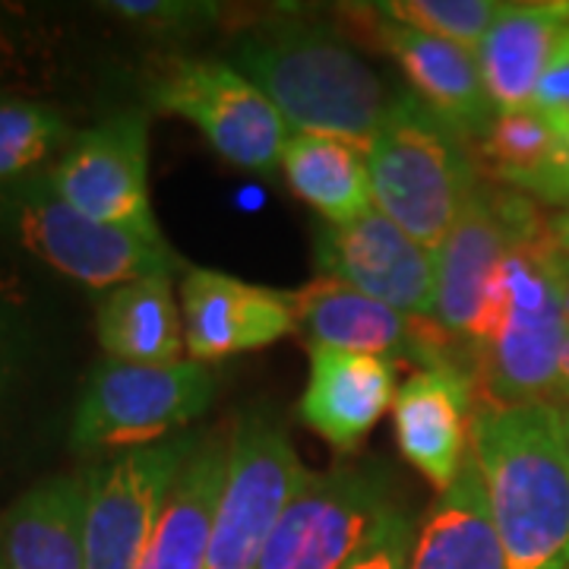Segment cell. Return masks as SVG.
Listing matches in <instances>:
<instances>
[{"instance_id":"9a60e30c","label":"cell","mask_w":569,"mask_h":569,"mask_svg":"<svg viewBox=\"0 0 569 569\" xmlns=\"http://www.w3.org/2000/svg\"><path fill=\"white\" fill-rule=\"evenodd\" d=\"M339 10L355 26V32L373 39L380 51L399 63L411 96L440 121H447L462 140L475 146L488 133L497 111L488 99L475 51L389 20L377 3H346Z\"/></svg>"},{"instance_id":"e575fe53","label":"cell","mask_w":569,"mask_h":569,"mask_svg":"<svg viewBox=\"0 0 569 569\" xmlns=\"http://www.w3.org/2000/svg\"><path fill=\"white\" fill-rule=\"evenodd\" d=\"M560 389H563V406L569 402V336L567 346H563V355H560Z\"/></svg>"},{"instance_id":"ffe728a7","label":"cell","mask_w":569,"mask_h":569,"mask_svg":"<svg viewBox=\"0 0 569 569\" xmlns=\"http://www.w3.org/2000/svg\"><path fill=\"white\" fill-rule=\"evenodd\" d=\"M231 430H209L171 485L137 569H206L216 509L222 497Z\"/></svg>"},{"instance_id":"7c38bea8","label":"cell","mask_w":569,"mask_h":569,"mask_svg":"<svg viewBox=\"0 0 569 569\" xmlns=\"http://www.w3.org/2000/svg\"><path fill=\"white\" fill-rule=\"evenodd\" d=\"M48 183L82 216L162 241L149 200V118L142 111L80 130L48 171Z\"/></svg>"},{"instance_id":"44dd1931","label":"cell","mask_w":569,"mask_h":569,"mask_svg":"<svg viewBox=\"0 0 569 569\" xmlns=\"http://www.w3.org/2000/svg\"><path fill=\"white\" fill-rule=\"evenodd\" d=\"M481 174L512 193L569 209V140L535 108L500 111L471 146Z\"/></svg>"},{"instance_id":"d4e9b609","label":"cell","mask_w":569,"mask_h":569,"mask_svg":"<svg viewBox=\"0 0 569 569\" xmlns=\"http://www.w3.org/2000/svg\"><path fill=\"white\" fill-rule=\"evenodd\" d=\"M282 174L326 224H348L373 209L367 149L339 137L291 133L284 146Z\"/></svg>"},{"instance_id":"3957f363","label":"cell","mask_w":569,"mask_h":569,"mask_svg":"<svg viewBox=\"0 0 569 569\" xmlns=\"http://www.w3.org/2000/svg\"><path fill=\"white\" fill-rule=\"evenodd\" d=\"M509 241L500 269L497 317L488 346L478 355V399L497 406H563L560 355L569 323L550 276L553 222L538 206L507 190Z\"/></svg>"},{"instance_id":"d6a6232c","label":"cell","mask_w":569,"mask_h":569,"mask_svg":"<svg viewBox=\"0 0 569 569\" xmlns=\"http://www.w3.org/2000/svg\"><path fill=\"white\" fill-rule=\"evenodd\" d=\"M550 276H553V284H557V291H560V305H563V313H567V323H569V253L560 244L550 247Z\"/></svg>"},{"instance_id":"f1b7e54d","label":"cell","mask_w":569,"mask_h":569,"mask_svg":"<svg viewBox=\"0 0 569 569\" xmlns=\"http://www.w3.org/2000/svg\"><path fill=\"white\" fill-rule=\"evenodd\" d=\"M29 365V326L20 305L0 288V421L17 399Z\"/></svg>"},{"instance_id":"5bb4252c","label":"cell","mask_w":569,"mask_h":569,"mask_svg":"<svg viewBox=\"0 0 569 569\" xmlns=\"http://www.w3.org/2000/svg\"><path fill=\"white\" fill-rule=\"evenodd\" d=\"M313 257L323 279L348 284L408 317L437 305V253L387 219L377 206L348 224H320Z\"/></svg>"},{"instance_id":"52a82bcc","label":"cell","mask_w":569,"mask_h":569,"mask_svg":"<svg viewBox=\"0 0 569 569\" xmlns=\"http://www.w3.org/2000/svg\"><path fill=\"white\" fill-rule=\"evenodd\" d=\"M142 89L156 111L193 123L228 164L266 178L282 164L291 127L238 67L171 54L149 67Z\"/></svg>"},{"instance_id":"d590c367","label":"cell","mask_w":569,"mask_h":569,"mask_svg":"<svg viewBox=\"0 0 569 569\" xmlns=\"http://www.w3.org/2000/svg\"><path fill=\"white\" fill-rule=\"evenodd\" d=\"M560 421H563V433H567V443H569V402L567 406H560Z\"/></svg>"},{"instance_id":"8fae6325","label":"cell","mask_w":569,"mask_h":569,"mask_svg":"<svg viewBox=\"0 0 569 569\" xmlns=\"http://www.w3.org/2000/svg\"><path fill=\"white\" fill-rule=\"evenodd\" d=\"M295 313V336H301L310 351L336 348L373 355L396 367L415 365L421 370H447L475 383V358L452 336H447L437 320L399 313L336 279L320 276L298 288Z\"/></svg>"},{"instance_id":"ba28073f","label":"cell","mask_w":569,"mask_h":569,"mask_svg":"<svg viewBox=\"0 0 569 569\" xmlns=\"http://www.w3.org/2000/svg\"><path fill=\"white\" fill-rule=\"evenodd\" d=\"M392 507L380 462L307 471L253 569H342Z\"/></svg>"},{"instance_id":"4fadbf2b","label":"cell","mask_w":569,"mask_h":569,"mask_svg":"<svg viewBox=\"0 0 569 569\" xmlns=\"http://www.w3.org/2000/svg\"><path fill=\"white\" fill-rule=\"evenodd\" d=\"M512 224H509L507 190L493 183H478L462 219L449 231L443 247L437 250V305L433 320L475 358L488 346L497 295H500V269L507 260Z\"/></svg>"},{"instance_id":"83f0119b","label":"cell","mask_w":569,"mask_h":569,"mask_svg":"<svg viewBox=\"0 0 569 569\" xmlns=\"http://www.w3.org/2000/svg\"><path fill=\"white\" fill-rule=\"evenodd\" d=\"M102 10L149 36H197L224 17L209 0H108Z\"/></svg>"},{"instance_id":"1f68e13d","label":"cell","mask_w":569,"mask_h":569,"mask_svg":"<svg viewBox=\"0 0 569 569\" xmlns=\"http://www.w3.org/2000/svg\"><path fill=\"white\" fill-rule=\"evenodd\" d=\"M20 36L13 29V17L0 7V77L20 67Z\"/></svg>"},{"instance_id":"e0dca14e","label":"cell","mask_w":569,"mask_h":569,"mask_svg":"<svg viewBox=\"0 0 569 569\" xmlns=\"http://www.w3.org/2000/svg\"><path fill=\"white\" fill-rule=\"evenodd\" d=\"M478 389L447 370H415L392 399L396 440L411 466L440 493L456 485L471 456Z\"/></svg>"},{"instance_id":"7a4b0ae2","label":"cell","mask_w":569,"mask_h":569,"mask_svg":"<svg viewBox=\"0 0 569 569\" xmlns=\"http://www.w3.org/2000/svg\"><path fill=\"white\" fill-rule=\"evenodd\" d=\"M471 456L507 569H569V443L560 406L475 396Z\"/></svg>"},{"instance_id":"277c9868","label":"cell","mask_w":569,"mask_h":569,"mask_svg":"<svg viewBox=\"0 0 569 569\" xmlns=\"http://www.w3.org/2000/svg\"><path fill=\"white\" fill-rule=\"evenodd\" d=\"M373 206L427 250H440L471 203L481 168L471 142L411 92L396 96L367 146Z\"/></svg>"},{"instance_id":"d6986e66","label":"cell","mask_w":569,"mask_h":569,"mask_svg":"<svg viewBox=\"0 0 569 569\" xmlns=\"http://www.w3.org/2000/svg\"><path fill=\"white\" fill-rule=\"evenodd\" d=\"M569 26V0H509L475 48L493 111L531 108L550 51Z\"/></svg>"},{"instance_id":"4316f807","label":"cell","mask_w":569,"mask_h":569,"mask_svg":"<svg viewBox=\"0 0 569 569\" xmlns=\"http://www.w3.org/2000/svg\"><path fill=\"white\" fill-rule=\"evenodd\" d=\"M377 7L408 29L475 51L500 17L503 0H387Z\"/></svg>"},{"instance_id":"836d02e7","label":"cell","mask_w":569,"mask_h":569,"mask_svg":"<svg viewBox=\"0 0 569 569\" xmlns=\"http://www.w3.org/2000/svg\"><path fill=\"white\" fill-rule=\"evenodd\" d=\"M553 238H557V244L569 253V209H563L560 219H553Z\"/></svg>"},{"instance_id":"ac0fdd59","label":"cell","mask_w":569,"mask_h":569,"mask_svg":"<svg viewBox=\"0 0 569 569\" xmlns=\"http://www.w3.org/2000/svg\"><path fill=\"white\" fill-rule=\"evenodd\" d=\"M392 361L336 348H313L310 380L298 402V418L336 452H355L392 406Z\"/></svg>"},{"instance_id":"8d00e7d4","label":"cell","mask_w":569,"mask_h":569,"mask_svg":"<svg viewBox=\"0 0 569 569\" xmlns=\"http://www.w3.org/2000/svg\"><path fill=\"white\" fill-rule=\"evenodd\" d=\"M0 569H7V553H3V538H0Z\"/></svg>"},{"instance_id":"4dcf8cb0","label":"cell","mask_w":569,"mask_h":569,"mask_svg":"<svg viewBox=\"0 0 569 569\" xmlns=\"http://www.w3.org/2000/svg\"><path fill=\"white\" fill-rule=\"evenodd\" d=\"M531 108L569 140V26L560 32V39L550 51V61L535 89Z\"/></svg>"},{"instance_id":"9c48e42d","label":"cell","mask_w":569,"mask_h":569,"mask_svg":"<svg viewBox=\"0 0 569 569\" xmlns=\"http://www.w3.org/2000/svg\"><path fill=\"white\" fill-rule=\"evenodd\" d=\"M307 478L284 427L269 415L234 425L206 569H253L282 512Z\"/></svg>"},{"instance_id":"2e32d148","label":"cell","mask_w":569,"mask_h":569,"mask_svg":"<svg viewBox=\"0 0 569 569\" xmlns=\"http://www.w3.org/2000/svg\"><path fill=\"white\" fill-rule=\"evenodd\" d=\"M183 346L190 361L212 365L298 332L295 291L250 284L216 269H187L181 282Z\"/></svg>"},{"instance_id":"cb8c5ba5","label":"cell","mask_w":569,"mask_h":569,"mask_svg":"<svg viewBox=\"0 0 569 569\" xmlns=\"http://www.w3.org/2000/svg\"><path fill=\"white\" fill-rule=\"evenodd\" d=\"M99 346L111 361L174 365L183 361V317L168 272L104 291L96 310Z\"/></svg>"},{"instance_id":"484cf974","label":"cell","mask_w":569,"mask_h":569,"mask_svg":"<svg viewBox=\"0 0 569 569\" xmlns=\"http://www.w3.org/2000/svg\"><path fill=\"white\" fill-rule=\"evenodd\" d=\"M73 137V127L54 104L0 96V187L36 178L51 156H63Z\"/></svg>"},{"instance_id":"30bf717a","label":"cell","mask_w":569,"mask_h":569,"mask_svg":"<svg viewBox=\"0 0 569 569\" xmlns=\"http://www.w3.org/2000/svg\"><path fill=\"white\" fill-rule=\"evenodd\" d=\"M206 433L183 430L162 443L118 452L86 475L82 550L86 569H137L164 497Z\"/></svg>"},{"instance_id":"6da1fadb","label":"cell","mask_w":569,"mask_h":569,"mask_svg":"<svg viewBox=\"0 0 569 569\" xmlns=\"http://www.w3.org/2000/svg\"><path fill=\"white\" fill-rule=\"evenodd\" d=\"M231 67L263 92L291 133L370 146L396 96L332 26L305 13H266L241 26Z\"/></svg>"},{"instance_id":"8992f818","label":"cell","mask_w":569,"mask_h":569,"mask_svg":"<svg viewBox=\"0 0 569 569\" xmlns=\"http://www.w3.org/2000/svg\"><path fill=\"white\" fill-rule=\"evenodd\" d=\"M216 399V373L200 361L127 365L104 358L89 373L70 427L80 452L140 449L183 433Z\"/></svg>"},{"instance_id":"603a6c76","label":"cell","mask_w":569,"mask_h":569,"mask_svg":"<svg viewBox=\"0 0 569 569\" xmlns=\"http://www.w3.org/2000/svg\"><path fill=\"white\" fill-rule=\"evenodd\" d=\"M408 569H507L475 456L415 526Z\"/></svg>"},{"instance_id":"7402d4cb","label":"cell","mask_w":569,"mask_h":569,"mask_svg":"<svg viewBox=\"0 0 569 569\" xmlns=\"http://www.w3.org/2000/svg\"><path fill=\"white\" fill-rule=\"evenodd\" d=\"M86 475H58L26 490L0 519L7 569H86Z\"/></svg>"},{"instance_id":"5b68a950","label":"cell","mask_w":569,"mask_h":569,"mask_svg":"<svg viewBox=\"0 0 569 569\" xmlns=\"http://www.w3.org/2000/svg\"><path fill=\"white\" fill-rule=\"evenodd\" d=\"M0 228L41 263L99 291L159 272L174 276L181 263L164 238L152 241L77 212L54 193L48 174L0 187Z\"/></svg>"},{"instance_id":"f546056e","label":"cell","mask_w":569,"mask_h":569,"mask_svg":"<svg viewBox=\"0 0 569 569\" xmlns=\"http://www.w3.org/2000/svg\"><path fill=\"white\" fill-rule=\"evenodd\" d=\"M411 541H415V522L396 503L342 569H408Z\"/></svg>"}]
</instances>
